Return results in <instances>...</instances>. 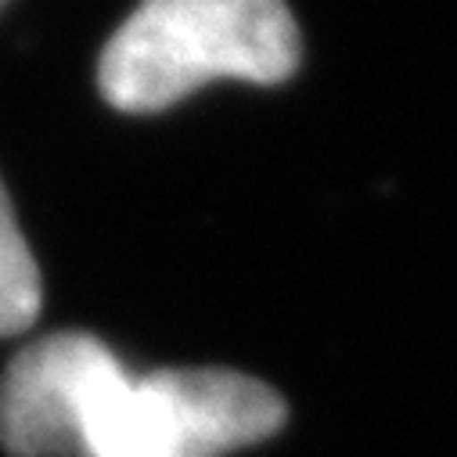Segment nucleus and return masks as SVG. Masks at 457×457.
<instances>
[{
    "mask_svg": "<svg viewBox=\"0 0 457 457\" xmlns=\"http://www.w3.org/2000/svg\"><path fill=\"white\" fill-rule=\"evenodd\" d=\"M281 425L285 400L249 375H130L87 331L33 342L0 382V443L15 457H223Z\"/></svg>",
    "mask_w": 457,
    "mask_h": 457,
    "instance_id": "f257e3e1",
    "label": "nucleus"
},
{
    "mask_svg": "<svg viewBox=\"0 0 457 457\" xmlns=\"http://www.w3.org/2000/svg\"><path fill=\"white\" fill-rule=\"evenodd\" d=\"M303 40L285 0H141L101 51L97 87L120 112H162L212 79L281 83Z\"/></svg>",
    "mask_w": 457,
    "mask_h": 457,
    "instance_id": "f03ea898",
    "label": "nucleus"
},
{
    "mask_svg": "<svg viewBox=\"0 0 457 457\" xmlns=\"http://www.w3.org/2000/svg\"><path fill=\"white\" fill-rule=\"evenodd\" d=\"M40 270L19 231L15 209L0 184V335L26 331L40 313Z\"/></svg>",
    "mask_w": 457,
    "mask_h": 457,
    "instance_id": "7ed1b4c3",
    "label": "nucleus"
},
{
    "mask_svg": "<svg viewBox=\"0 0 457 457\" xmlns=\"http://www.w3.org/2000/svg\"><path fill=\"white\" fill-rule=\"evenodd\" d=\"M0 4H4V0H0Z\"/></svg>",
    "mask_w": 457,
    "mask_h": 457,
    "instance_id": "20e7f679",
    "label": "nucleus"
}]
</instances>
